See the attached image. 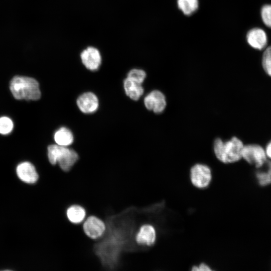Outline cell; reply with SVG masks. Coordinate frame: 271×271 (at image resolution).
<instances>
[{"label":"cell","instance_id":"ffe728a7","mask_svg":"<svg viewBox=\"0 0 271 271\" xmlns=\"http://www.w3.org/2000/svg\"><path fill=\"white\" fill-rule=\"evenodd\" d=\"M12 120L6 116L0 117V133L7 134L10 133L13 128Z\"/></svg>","mask_w":271,"mask_h":271},{"label":"cell","instance_id":"603a6c76","mask_svg":"<svg viewBox=\"0 0 271 271\" xmlns=\"http://www.w3.org/2000/svg\"><path fill=\"white\" fill-rule=\"evenodd\" d=\"M264 149L267 159L271 160V140L267 144Z\"/></svg>","mask_w":271,"mask_h":271},{"label":"cell","instance_id":"ac0fdd59","mask_svg":"<svg viewBox=\"0 0 271 271\" xmlns=\"http://www.w3.org/2000/svg\"><path fill=\"white\" fill-rule=\"evenodd\" d=\"M262 66L266 74L271 77V46L267 47L263 53Z\"/></svg>","mask_w":271,"mask_h":271},{"label":"cell","instance_id":"8992f818","mask_svg":"<svg viewBox=\"0 0 271 271\" xmlns=\"http://www.w3.org/2000/svg\"><path fill=\"white\" fill-rule=\"evenodd\" d=\"M82 228L85 235L92 239L101 237L106 230L104 222L94 215H90L84 220Z\"/></svg>","mask_w":271,"mask_h":271},{"label":"cell","instance_id":"3957f363","mask_svg":"<svg viewBox=\"0 0 271 271\" xmlns=\"http://www.w3.org/2000/svg\"><path fill=\"white\" fill-rule=\"evenodd\" d=\"M48 157L52 165L58 163L65 172L69 171L78 159V155L74 150L57 144L48 146Z\"/></svg>","mask_w":271,"mask_h":271},{"label":"cell","instance_id":"5bb4252c","mask_svg":"<svg viewBox=\"0 0 271 271\" xmlns=\"http://www.w3.org/2000/svg\"><path fill=\"white\" fill-rule=\"evenodd\" d=\"M123 84L125 93L130 99L138 100L144 94V89L142 84L136 82L128 78L124 80Z\"/></svg>","mask_w":271,"mask_h":271},{"label":"cell","instance_id":"277c9868","mask_svg":"<svg viewBox=\"0 0 271 271\" xmlns=\"http://www.w3.org/2000/svg\"><path fill=\"white\" fill-rule=\"evenodd\" d=\"M190 180L193 186L198 189L207 188L212 180L211 168L204 164H195L190 169Z\"/></svg>","mask_w":271,"mask_h":271},{"label":"cell","instance_id":"30bf717a","mask_svg":"<svg viewBox=\"0 0 271 271\" xmlns=\"http://www.w3.org/2000/svg\"><path fill=\"white\" fill-rule=\"evenodd\" d=\"M16 173L22 181L27 184H35L39 179L35 166L29 162L19 164L16 168Z\"/></svg>","mask_w":271,"mask_h":271},{"label":"cell","instance_id":"9a60e30c","mask_svg":"<svg viewBox=\"0 0 271 271\" xmlns=\"http://www.w3.org/2000/svg\"><path fill=\"white\" fill-rule=\"evenodd\" d=\"M255 177L260 186L271 184V160L267 159L261 167L257 168Z\"/></svg>","mask_w":271,"mask_h":271},{"label":"cell","instance_id":"e0dca14e","mask_svg":"<svg viewBox=\"0 0 271 271\" xmlns=\"http://www.w3.org/2000/svg\"><path fill=\"white\" fill-rule=\"evenodd\" d=\"M179 9L186 16L194 13L199 7L198 0H177Z\"/></svg>","mask_w":271,"mask_h":271},{"label":"cell","instance_id":"7a4b0ae2","mask_svg":"<svg viewBox=\"0 0 271 271\" xmlns=\"http://www.w3.org/2000/svg\"><path fill=\"white\" fill-rule=\"evenodd\" d=\"M10 89L17 99L37 100L41 97L38 81L31 77L16 76L10 82Z\"/></svg>","mask_w":271,"mask_h":271},{"label":"cell","instance_id":"5b68a950","mask_svg":"<svg viewBox=\"0 0 271 271\" xmlns=\"http://www.w3.org/2000/svg\"><path fill=\"white\" fill-rule=\"evenodd\" d=\"M242 159L256 168L261 167L267 160L264 148L256 144L244 145Z\"/></svg>","mask_w":271,"mask_h":271},{"label":"cell","instance_id":"8fae6325","mask_svg":"<svg viewBox=\"0 0 271 271\" xmlns=\"http://www.w3.org/2000/svg\"><path fill=\"white\" fill-rule=\"evenodd\" d=\"M79 109L84 113L94 112L98 107V100L93 93L88 92L81 94L77 100Z\"/></svg>","mask_w":271,"mask_h":271},{"label":"cell","instance_id":"7c38bea8","mask_svg":"<svg viewBox=\"0 0 271 271\" xmlns=\"http://www.w3.org/2000/svg\"><path fill=\"white\" fill-rule=\"evenodd\" d=\"M248 44L253 48L261 50L266 46L267 38L265 32L261 29L255 28L250 30L246 35Z\"/></svg>","mask_w":271,"mask_h":271},{"label":"cell","instance_id":"ba28073f","mask_svg":"<svg viewBox=\"0 0 271 271\" xmlns=\"http://www.w3.org/2000/svg\"><path fill=\"white\" fill-rule=\"evenodd\" d=\"M157 231L155 227L149 223L142 225L135 235V240L139 245L151 246L156 242Z\"/></svg>","mask_w":271,"mask_h":271},{"label":"cell","instance_id":"4fadbf2b","mask_svg":"<svg viewBox=\"0 0 271 271\" xmlns=\"http://www.w3.org/2000/svg\"><path fill=\"white\" fill-rule=\"evenodd\" d=\"M66 215L71 223L77 224L84 221L86 212L85 208L79 205H72L67 209Z\"/></svg>","mask_w":271,"mask_h":271},{"label":"cell","instance_id":"d6986e66","mask_svg":"<svg viewBox=\"0 0 271 271\" xmlns=\"http://www.w3.org/2000/svg\"><path fill=\"white\" fill-rule=\"evenodd\" d=\"M146 77V73L143 70L133 69L127 74V78L140 84H142Z\"/></svg>","mask_w":271,"mask_h":271},{"label":"cell","instance_id":"44dd1931","mask_svg":"<svg viewBox=\"0 0 271 271\" xmlns=\"http://www.w3.org/2000/svg\"><path fill=\"white\" fill-rule=\"evenodd\" d=\"M261 17L264 25L271 28V5H265L261 8Z\"/></svg>","mask_w":271,"mask_h":271},{"label":"cell","instance_id":"7402d4cb","mask_svg":"<svg viewBox=\"0 0 271 271\" xmlns=\"http://www.w3.org/2000/svg\"><path fill=\"white\" fill-rule=\"evenodd\" d=\"M192 270L210 271L212 269L205 263H201L198 265H194L192 267Z\"/></svg>","mask_w":271,"mask_h":271},{"label":"cell","instance_id":"6da1fadb","mask_svg":"<svg viewBox=\"0 0 271 271\" xmlns=\"http://www.w3.org/2000/svg\"><path fill=\"white\" fill-rule=\"evenodd\" d=\"M244 145L242 141L236 137L225 141L217 138L213 143V151L216 158L221 162L233 163L242 159Z\"/></svg>","mask_w":271,"mask_h":271},{"label":"cell","instance_id":"2e32d148","mask_svg":"<svg viewBox=\"0 0 271 271\" xmlns=\"http://www.w3.org/2000/svg\"><path fill=\"white\" fill-rule=\"evenodd\" d=\"M73 139L72 132L65 127L60 128L54 134V140L60 146L68 147L72 144Z\"/></svg>","mask_w":271,"mask_h":271},{"label":"cell","instance_id":"9c48e42d","mask_svg":"<svg viewBox=\"0 0 271 271\" xmlns=\"http://www.w3.org/2000/svg\"><path fill=\"white\" fill-rule=\"evenodd\" d=\"M81 59L85 67L89 70H97L101 63L99 51L94 47H88L80 54Z\"/></svg>","mask_w":271,"mask_h":271},{"label":"cell","instance_id":"52a82bcc","mask_svg":"<svg viewBox=\"0 0 271 271\" xmlns=\"http://www.w3.org/2000/svg\"><path fill=\"white\" fill-rule=\"evenodd\" d=\"M145 106L156 114L162 113L167 106L165 94L161 91L154 90L147 94L144 99Z\"/></svg>","mask_w":271,"mask_h":271}]
</instances>
